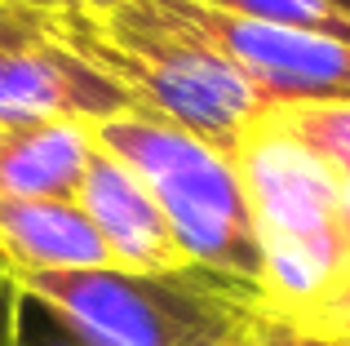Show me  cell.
I'll return each instance as SVG.
<instances>
[{"label":"cell","mask_w":350,"mask_h":346,"mask_svg":"<svg viewBox=\"0 0 350 346\" xmlns=\"http://www.w3.org/2000/svg\"><path fill=\"white\" fill-rule=\"evenodd\" d=\"M266 120L280 133H288L297 147H306L319 165H328L337 178H350V103H297L271 107Z\"/></svg>","instance_id":"obj_10"},{"label":"cell","mask_w":350,"mask_h":346,"mask_svg":"<svg viewBox=\"0 0 350 346\" xmlns=\"http://www.w3.org/2000/svg\"><path fill=\"white\" fill-rule=\"evenodd\" d=\"M94 142L146 182L191 267L262 306L266 267L253 226V204H248L239 165L226 151L146 111L98 120Z\"/></svg>","instance_id":"obj_2"},{"label":"cell","mask_w":350,"mask_h":346,"mask_svg":"<svg viewBox=\"0 0 350 346\" xmlns=\"http://www.w3.org/2000/svg\"><path fill=\"white\" fill-rule=\"evenodd\" d=\"M342 209H346V222H350V178H342Z\"/></svg>","instance_id":"obj_20"},{"label":"cell","mask_w":350,"mask_h":346,"mask_svg":"<svg viewBox=\"0 0 350 346\" xmlns=\"http://www.w3.org/2000/svg\"><path fill=\"white\" fill-rule=\"evenodd\" d=\"M0 271H5V267H0Z\"/></svg>","instance_id":"obj_23"},{"label":"cell","mask_w":350,"mask_h":346,"mask_svg":"<svg viewBox=\"0 0 350 346\" xmlns=\"http://www.w3.org/2000/svg\"><path fill=\"white\" fill-rule=\"evenodd\" d=\"M129 111H142L137 98L89 58L53 40V23L44 40L0 53V129L49 120L98 124Z\"/></svg>","instance_id":"obj_6"},{"label":"cell","mask_w":350,"mask_h":346,"mask_svg":"<svg viewBox=\"0 0 350 346\" xmlns=\"http://www.w3.org/2000/svg\"><path fill=\"white\" fill-rule=\"evenodd\" d=\"M44 297L94 346H217L248 324L253 302L204 271L137 276L120 267L9 276Z\"/></svg>","instance_id":"obj_4"},{"label":"cell","mask_w":350,"mask_h":346,"mask_svg":"<svg viewBox=\"0 0 350 346\" xmlns=\"http://www.w3.org/2000/svg\"><path fill=\"white\" fill-rule=\"evenodd\" d=\"M14 5H36V9H67V0H14Z\"/></svg>","instance_id":"obj_18"},{"label":"cell","mask_w":350,"mask_h":346,"mask_svg":"<svg viewBox=\"0 0 350 346\" xmlns=\"http://www.w3.org/2000/svg\"><path fill=\"white\" fill-rule=\"evenodd\" d=\"M53 23V9H36V5H14V0H0V53L18 49V44L44 40Z\"/></svg>","instance_id":"obj_14"},{"label":"cell","mask_w":350,"mask_h":346,"mask_svg":"<svg viewBox=\"0 0 350 346\" xmlns=\"http://www.w3.org/2000/svg\"><path fill=\"white\" fill-rule=\"evenodd\" d=\"M71 9H85V14H111V9L129 5V0H67Z\"/></svg>","instance_id":"obj_17"},{"label":"cell","mask_w":350,"mask_h":346,"mask_svg":"<svg viewBox=\"0 0 350 346\" xmlns=\"http://www.w3.org/2000/svg\"><path fill=\"white\" fill-rule=\"evenodd\" d=\"M200 5H213V9H231V0H200Z\"/></svg>","instance_id":"obj_21"},{"label":"cell","mask_w":350,"mask_h":346,"mask_svg":"<svg viewBox=\"0 0 350 346\" xmlns=\"http://www.w3.org/2000/svg\"><path fill=\"white\" fill-rule=\"evenodd\" d=\"M5 346H94L67 315H58L44 297L27 293L14 284V302H9V333Z\"/></svg>","instance_id":"obj_12"},{"label":"cell","mask_w":350,"mask_h":346,"mask_svg":"<svg viewBox=\"0 0 350 346\" xmlns=\"http://www.w3.org/2000/svg\"><path fill=\"white\" fill-rule=\"evenodd\" d=\"M182 23L231 58L271 107L297 103H350V44L293 27L213 9L200 0H173Z\"/></svg>","instance_id":"obj_5"},{"label":"cell","mask_w":350,"mask_h":346,"mask_svg":"<svg viewBox=\"0 0 350 346\" xmlns=\"http://www.w3.org/2000/svg\"><path fill=\"white\" fill-rule=\"evenodd\" d=\"M98 142L94 124H18L0 138V200H76Z\"/></svg>","instance_id":"obj_9"},{"label":"cell","mask_w":350,"mask_h":346,"mask_svg":"<svg viewBox=\"0 0 350 346\" xmlns=\"http://www.w3.org/2000/svg\"><path fill=\"white\" fill-rule=\"evenodd\" d=\"M297 324H306V329L324 333V338H333L337 346H350V280L346 284H337L333 293L324 297V302H315L310 311L293 315Z\"/></svg>","instance_id":"obj_15"},{"label":"cell","mask_w":350,"mask_h":346,"mask_svg":"<svg viewBox=\"0 0 350 346\" xmlns=\"http://www.w3.org/2000/svg\"><path fill=\"white\" fill-rule=\"evenodd\" d=\"M262 244V306L301 315L350 280V222L342 178L262 120L235 151Z\"/></svg>","instance_id":"obj_3"},{"label":"cell","mask_w":350,"mask_h":346,"mask_svg":"<svg viewBox=\"0 0 350 346\" xmlns=\"http://www.w3.org/2000/svg\"><path fill=\"white\" fill-rule=\"evenodd\" d=\"M53 40L120 80L146 116L178 124L231 160L271 111L253 80L182 23L173 0H129L111 14L53 9Z\"/></svg>","instance_id":"obj_1"},{"label":"cell","mask_w":350,"mask_h":346,"mask_svg":"<svg viewBox=\"0 0 350 346\" xmlns=\"http://www.w3.org/2000/svg\"><path fill=\"white\" fill-rule=\"evenodd\" d=\"M9 302H14V280L0 271V346H5V333H9Z\"/></svg>","instance_id":"obj_16"},{"label":"cell","mask_w":350,"mask_h":346,"mask_svg":"<svg viewBox=\"0 0 350 346\" xmlns=\"http://www.w3.org/2000/svg\"><path fill=\"white\" fill-rule=\"evenodd\" d=\"M217 346H248V324L235 333V338H226V342H217Z\"/></svg>","instance_id":"obj_19"},{"label":"cell","mask_w":350,"mask_h":346,"mask_svg":"<svg viewBox=\"0 0 350 346\" xmlns=\"http://www.w3.org/2000/svg\"><path fill=\"white\" fill-rule=\"evenodd\" d=\"M231 14L350 44V14H342L333 0H231Z\"/></svg>","instance_id":"obj_11"},{"label":"cell","mask_w":350,"mask_h":346,"mask_svg":"<svg viewBox=\"0 0 350 346\" xmlns=\"http://www.w3.org/2000/svg\"><path fill=\"white\" fill-rule=\"evenodd\" d=\"M248 346H337V342L306 329V324H297L293 315L253 306L248 311Z\"/></svg>","instance_id":"obj_13"},{"label":"cell","mask_w":350,"mask_h":346,"mask_svg":"<svg viewBox=\"0 0 350 346\" xmlns=\"http://www.w3.org/2000/svg\"><path fill=\"white\" fill-rule=\"evenodd\" d=\"M0 138H5V129H0Z\"/></svg>","instance_id":"obj_22"},{"label":"cell","mask_w":350,"mask_h":346,"mask_svg":"<svg viewBox=\"0 0 350 346\" xmlns=\"http://www.w3.org/2000/svg\"><path fill=\"white\" fill-rule=\"evenodd\" d=\"M76 204L85 209L89 222L98 226L107 253H111V267L137 271V276L196 271L182 258L178 240H173L155 196L146 191V182L129 165H120L116 156H107L103 147L89 160V173H85V182H80Z\"/></svg>","instance_id":"obj_7"},{"label":"cell","mask_w":350,"mask_h":346,"mask_svg":"<svg viewBox=\"0 0 350 346\" xmlns=\"http://www.w3.org/2000/svg\"><path fill=\"white\" fill-rule=\"evenodd\" d=\"M0 267L5 276L98 271L111 253L76 200H0Z\"/></svg>","instance_id":"obj_8"}]
</instances>
